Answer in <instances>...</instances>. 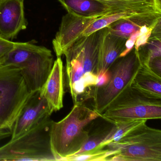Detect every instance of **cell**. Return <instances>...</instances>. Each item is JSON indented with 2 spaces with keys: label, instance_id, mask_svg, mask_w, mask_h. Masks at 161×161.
Listing matches in <instances>:
<instances>
[{
  "label": "cell",
  "instance_id": "4316f807",
  "mask_svg": "<svg viewBox=\"0 0 161 161\" xmlns=\"http://www.w3.org/2000/svg\"><path fill=\"white\" fill-rule=\"evenodd\" d=\"M97 83L96 86H101L107 83L110 78L109 70L106 72L100 73L97 75Z\"/></svg>",
  "mask_w": 161,
  "mask_h": 161
},
{
  "label": "cell",
  "instance_id": "ba28073f",
  "mask_svg": "<svg viewBox=\"0 0 161 161\" xmlns=\"http://www.w3.org/2000/svg\"><path fill=\"white\" fill-rule=\"evenodd\" d=\"M111 13L86 17L68 13L62 18L59 31L53 40V46L57 58L61 57L66 51L82 37L86 30L93 22Z\"/></svg>",
  "mask_w": 161,
  "mask_h": 161
},
{
  "label": "cell",
  "instance_id": "52a82bcc",
  "mask_svg": "<svg viewBox=\"0 0 161 161\" xmlns=\"http://www.w3.org/2000/svg\"><path fill=\"white\" fill-rule=\"evenodd\" d=\"M140 65L138 52L134 48L126 56L116 60L108 70L110 78L107 83L91 90L94 109L99 114L101 115L121 92L131 86Z\"/></svg>",
  "mask_w": 161,
  "mask_h": 161
},
{
  "label": "cell",
  "instance_id": "7a4b0ae2",
  "mask_svg": "<svg viewBox=\"0 0 161 161\" xmlns=\"http://www.w3.org/2000/svg\"><path fill=\"white\" fill-rule=\"evenodd\" d=\"M99 38V31L83 36L64 53L65 84L73 98L84 96L86 79L92 74L97 75Z\"/></svg>",
  "mask_w": 161,
  "mask_h": 161
},
{
  "label": "cell",
  "instance_id": "8992f818",
  "mask_svg": "<svg viewBox=\"0 0 161 161\" xmlns=\"http://www.w3.org/2000/svg\"><path fill=\"white\" fill-rule=\"evenodd\" d=\"M101 117L111 124L129 120L160 119L161 99L147 97L130 86L114 100Z\"/></svg>",
  "mask_w": 161,
  "mask_h": 161
},
{
  "label": "cell",
  "instance_id": "5bb4252c",
  "mask_svg": "<svg viewBox=\"0 0 161 161\" xmlns=\"http://www.w3.org/2000/svg\"><path fill=\"white\" fill-rule=\"evenodd\" d=\"M161 19V13H145L117 20L108 26L112 34L128 39L144 25L154 27Z\"/></svg>",
  "mask_w": 161,
  "mask_h": 161
},
{
  "label": "cell",
  "instance_id": "30bf717a",
  "mask_svg": "<svg viewBox=\"0 0 161 161\" xmlns=\"http://www.w3.org/2000/svg\"><path fill=\"white\" fill-rule=\"evenodd\" d=\"M53 113L40 90L33 93L14 124L10 140H15L22 136L50 118Z\"/></svg>",
  "mask_w": 161,
  "mask_h": 161
},
{
  "label": "cell",
  "instance_id": "5b68a950",
  "mask_svg": "<svg viewBox=\"0 0 161 161\" xmlns=\"http://www.w3.org/2000/svg\"><path fill=\"white\" fill-rule=\"evenodd\" d=\"M50 118L0 147V161H55L50 143Z\"/></svg>",
  "mask_w": 161,
  "mask_h": 161
},
{
  "label": "cell",
  "instance_id": "e0dca14e",
  "mask_svg": "<svg viewBox=\"0 0 161 161\" xmlns=\"http://www.w3.org/2000/svg\"><path fill=\"white\" fill-rule=\"evenodd\" d=\"M68 13L89 17L104 13H115L97 0H57Z\"/></svg>",
  "mask_w": 161,
  "mask_h": 161
},
{
  "label": "cell",
  "instance_id": "d4e9b609",
  "mask_svg": "<svg viewBox=\"0 0 161 161\" xmlns=\"http://www.w3.org/2000/svg\"><path fill=\"white\" fill-rule=\"evenodd\" d=\"M153 29V28H152L147 33L142 35L139 36H138V38L136 41L134 47L136 50L138 51L141 47L145 46L147 43L151 35L152 31Z\"/></svg>",
  "mask_w": 161,
  "mask_h": 161
},
{
  "label": "cell",
  "instance_id": "f1b7e54d",
  "mask_svg": "<svg viewBox=\"0 0 161 161\" xmlns=\"http://www.w3.org/2000/svg\"><path fill=\"white\" fill-rule=\"evenodd\" d=\"M156 7L159 11H161V0H153Z\"/></svg>",
  "mask_w": 161,
  "mask_h": 161
},
{
  "label": "cell",
  "instance_id": "8fae6325",
  "mask_svg": "<svg viewBox=\"0 0 161 161\" xmlns=\"http://www.w3.org/2000/svg\"><path fill=\"white\" fill-rule=\"evenodd\" d=\"M24 0H0V36L10 40L26 30Z\"/></svg>",
  "mask_w": 161,
  "mask_h": 161
},
{
  "label": "cell",
  "instance_id": "7402d4cb",
  "mask_svg": "<svg viewBox=\"0 0 161 161\" xmlns=\"http://www.w3.org/2000/svg\"><path fill=\"white\" fill-rule=\"evenodd\" d=\"M112 127V126L111 127H106L97 131L93 134L89 135V137L84 145L73 155H76L85 152L95 149L104 141V139L110 133Z\"/></svg>",
  "mask_w": 161,
  "mask_h": 161
},
{
  "label": "cell",
  "instance_id": "6da1fadb",
  "mask_svg": "<svg viewBox=\"0 0 161 161\" xmlns=\"http://www.w3.org/2000/svg\"><path fill=\"white\" fill-rule=\"evenodd\" d=\"M100 117L94 108L87 106L86 101H79L74 103L69 114L62 120H52L50 143L55 161H64L77 153L89 137L86 127Z\"/></svg>",
  "mask_w": 161,
  "mask_h": 161
},
{
  "label": "cell",
  "instance_id": "ffe728a7",
  "mask_svg": "<svg viewBox=\"0 0 161 161\" xmlns=\"http://www.w3.org/2000/svg\"><path fill=\"white\" fill-rule=\"evenodd\" d=\"M140 64L149 66L151 61L161 57V38L150 37L147 43L137 51Z\"/></svg>",
  "mask_w": 161,
  "mask_h": 161
},
{
  "label": "cell",
  "instance_id": "4fadbf2b",
  "mask_svg": "<svg viewBox=\"0 0 161 161\" xmlns=\"http://www.w3.org/2000/svg\"><path fill=\"white\" fill-rule=\"evenodd\" d=\"M65 86L64 64L61 57H58L54 61L50 73L40 90L53 112L59 111L64 107Z\"/></svg>",
  "mask_w": 161,
  "mask_h": 161
},
{
  "label": "cell",
  "instance_id": "603a6c76",
  "mask_svg": "<svg viewBox=\"0 0 161 161\" xmlns=\"http://www.w3.org/2000/svg\"><path fill=\"white\" fill-rule=\"evenodd\" d=\"M15 42L0 36V66L5 64L8 53L14 46Z\"/></svg>",
  "mask_w": 161,
  "mask_h": 161
},
{
  "label": "cell",
  "instance_id": "9c48e42d",
  "mask_svg": "<svg viewBox=\"0 0 161 161\" xmlns=\"http://www.w3.org/2000/svg\"><path fill=\"white\" fill-rule=\"evenodd\" d=\"M53 63L51 51L41 46L40 48L19 68L31 93L41 90L50 73Z\"/></svg>",
  "mask_w": 161,
  "mask_h": 161
},
{
  "label": "cell",
  "instance_id": "cb8c5ba5",
  "mask_svg": "<svg viewBox=\"0 0 161 161\" xmlns=\"http://www.w3.org/2000/svg\"><path fill=\"white\" fill-rule=\"evenodd\" d=\"M139 36V31H136L130 36L125 43V48L119 55V58L124 57L128 54L134 47L136 39Z\"/></svg>",
  "mask_w": 161,
  "mask_h": 161
},
{
  "label": "cell",
  "instance_id": "83f0119b",
  "mask_svg": "<svg viewBox=\"0 0 161 161\" xmlns=\"http://www.w3.org/2000/svg\"><path fill=\"white\" fill-rule=\"evenodd\" d=\"M11 135L12 132L11 131L3 129L0 127V141L11 137Z\"/></svg>",
  "mask_w": 161,
  "mask_h": 161
},
{
  "label": "cell",
  "instance_id": "9a60e30c",
  "mask_svg": "<svg viewBox=\"0 0 161 161\" xmlns=\"http://www.w3.org/2000/svg\"><path fill=\"white\" fill-rule=\"evenodd\" d=\"M131 86L147 97L161 99V77L149 66L141 64Z\"/></svg>",
  "mask_w": 161,
  "mask_h": 161
},
{
  "label": "cell",
  "instance_id": "277c9868",
  "mask_svg": "<svg viewBox=\"0 0 161 161\" xmlns=\"http://www.w3.org/2000/svg\"><path fill=\"white\" fill-rule=\"evenodd\" d=\"M33 93L19 69L10 65L0 66V127L12 131Z\"/></svg>",
  "mask_w": 161,
  "mask_h": 161
},
{
  "label": "cell",
  "instance_id": "3957f363",
  "mask_svg": "<svg viewBox=\"0 0 161 161\" xmlns=\"http://www.w3.org/2000/svg\"><path fill=\"white\" fill-rule=\"evenodd\" d=\"M105 147L114 152L107 161H161V131L145 122Z\"/></svg>",
  "mask_w": 161,
  "mask_h": 161
},
{
  "label": "cell",
  "instance_id": "44dd1931",
  "mask_svg": "<svg viewBox=\"0 0 161 161\" xmlns=\"http://www.w3.org/2000/svg\"><path fill=\"white\" fill-rule=\"evenodd\" d=\"M113 154V151L104 148L102 149L92 150L80 154L72 155L67 157L64 161H106Z\"/></svg>",
  "mask_w": 161,
  "mask_h": 161
},
{
  "label": "cell",
  "instance_id": "7c38bea8",
  "mask_svg": "<svg viewBox=\"0 0 161 161\" xmlns=\"http://www.w3.org/2000/svg\"><path fill=\"white\" fill-rule=\"evenodd\" d=\"M127 39L112 34L108 27L99 30L97 75L106 72L125 48Z\"/></svg>",
  "mask_w": 161,
  "mask_h": 161
},
{
  "label": "cell",
  "instance_id": "ac0fdd59",
  "mask_svg": "<svg viewBox=\"0 0 161 161\" xmlns=\"http://www.w3.org/2000/svg\"><path fill=\"white\" fill-rule=\"evenodd\" d=\"M41 47L32 42H15L7 55L4 64L19 68Z\"/></svg>",
  "mask_w": 161,
  "mask_h": 161
},
{
  "label": "cell",
  "instance_id": "d6986e66",
  "mask_svg": "<svg viewBox=\"0 0 161 161\" xmlns=\"http://www.w3.org/2000/svg\"><path fill=\"white\" fill-rule=\"evenodd\" d=\"M145 13H137L135 12H126L113 13L100 18L93 22L84 32L83 36H88L95 32L105 27H108L112 23L123 19L129 18L134 16Z\"/></svg>",
  "mask_w": 161,
  "mask_h": 161
},
{
  "label": "cell",
  "instance_id": "484cf974",
  "mask_svg": "<svg viewBox=\"0 0 161 161\" xmlns=\"http://www.w3.org/2000/svg\"><path fill=\"white\" fill-rule=\"evenodd\" d=\"M149 66L153 71L161 77V57L155 58L151 61Z\"/></svg>",
  "mask_w": 161,
  "mask_h": 161
},
{
  "label": "cell",
  "instance_id": "2e32d148",
  "mask_svg": "<svg viewBox=\"0 0 161 161\" xmlns=\"http://www.w3.org/2000/svg\"><path fill=\"white\" fill-rule=\"evenodd\" d=\"M114 13H160L153 0H97Z\"/></svg>",
  "mask_w": 161,
  "mask_h": 161
}]
</instances>
